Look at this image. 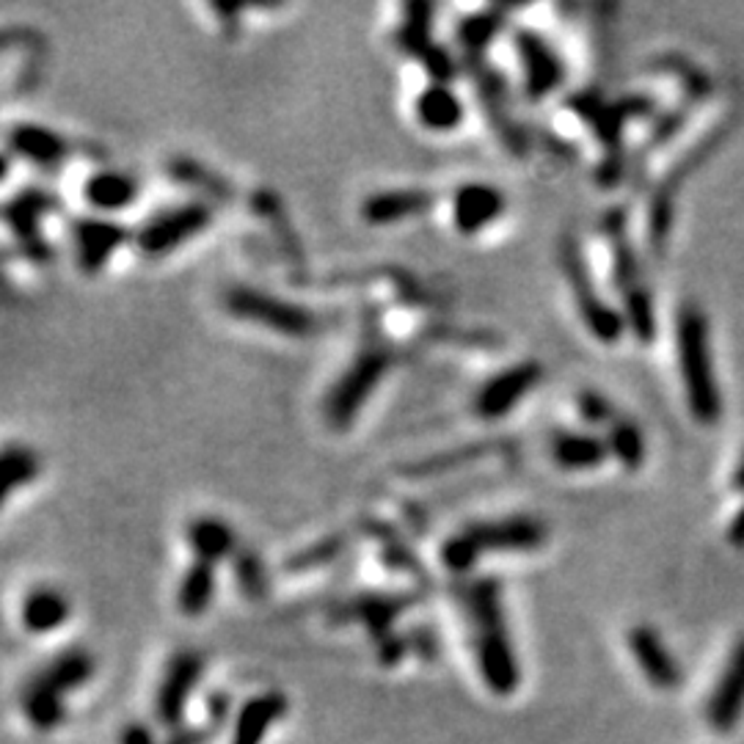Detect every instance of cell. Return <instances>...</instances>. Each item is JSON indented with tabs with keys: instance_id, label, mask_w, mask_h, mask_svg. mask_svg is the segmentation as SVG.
<instances>
[{
	"instance_id": "6da1fadb",
	"label": "cell",
	"mask_w": 744,
	"mask_h": 744,
	"mask_svg": "<svg viewBox=\"0 0 744 744\" xmlns=\"http://www.w3.org/2000/svg\"><path fill=\"white\" fill-rule=\"evenodd\" d=\"M455 598L461 604V612L466 615L480 678L491 692L508 698L519 689L521 667L510 640L508 618H505L503 582L477 576L455 587Z\"/></svg>"
},
{
	"instance_id": "7a4b0ae2",
	"label": "cell",
	"mask_w": 744,
	"mask_h": 744,
	"mask_svg": "<svg viewBox=\"0 0 744 744\" xmlns=\"http://www.w3.org/2000/svg\"><path fill=\"white\" fill-rule=\"evenodd\" d=\"M549 530L538 516L516 514L505 519L474 521V525L461 527L441 543V563L455 576L469 574L477 565L480 557L494 552H536L546 543Z\"/></svg>"
},
{
	"instance_id": "3957f363",
	"label": "cell",
	"mask_w": 744,
	"mask_h": 744,
	"mask_svg": "<svg viewBox=\"0 0 744 744\" xmlns=\"http://www.w3.org/2000/svg\"><path fill=\"white\" fill-rule=\"evenodd\" d=\"M676 348L689 412L700 425H717L722 414V401L714 379V361H711L709 320L695 304H684L678 309Z\"/></svg>"
},
{
	"instance_id": "277c9868",
	"label": "cell",
	"mask_w": 744,
	"mask_h": 744,
	"mask_svg": "<svg viewBox=\"0 0 744 744\" xmlns=\"http://www.w3.org/2000/svg\"><path fill=\"white\" fill-rule=\"evenodd\" d=\"M392 367V353L381 342H367L359 348L356 359L342 370L334 386L328 390L326 401H323V417H326L328 428L345 430L353 425L364 403L370 395L379 390L384 375Z\"/></svg>"
},
{
	"instance_id": "5b68a950",
	"label": "cell",
	"mask_w": 744,
	"mask_h": 744,
	"mask_svg": "<svg viewBox=\"0 0 744 744\" xmlns=\"http://www.w3.org/2000/svg\"><path fill=\"white\" fill-rule=\"evenodd\" d=\"M560 266H563L565 279H568L571 295L576 301V312H579L582 323L590 331V337H596L604 345L620 342V337L629 331L627 317H623V309H615L609 301L601 298V293L596 290V282H593L590 266L585 260V251H582L576 237L565 235L563 243H560Z\"/></svg>"
},
{
	"instance_id": "8992f818",
	"label": "cell",
	"mask_w": 744,
	"mask_h": 744,
	"mask_svg": "<svg viewBox=\"0 0 744 744\" xmlns=\"http://www.w3.org/2000/svg\"><path fill=\"white\" fill-rule=\"evenodd\" d=\"M224 309L237 320L257 323V326H266L273 334H282L290 339H306L320 328V317L312 309L288 298H279L273 293L248 288V284H235V288L226 290Z\"/></svg>"
},
{
	"instance_id": "52a82bcc",
	"label": "cell",
	"mask_w": 744,
	"mask_h": 744,
	"mask_svg": "<svg viewBox=\"0 0 744 744\" xmlns=\"http://www.w3.org/2000/svg\"><path fill=\"white\" fill-rule=\"evenodd\" d=\"M213 224V207L204 202H188L153 215L147 224L138 226L133 243L144 257H166L191 237L202 235Z\"/></svg>"
},
{
	"instance_id": "ba28073f",
	"label": "cell",
	"mask_w": 744,
	"mask_h": 744,
	"mask_svg": "<svg viewBox=\"0 0 744 744\" xmlns=\"http://www.w3.org/2000/svg\"><path fill=\"white\" fill-rule=\"evenodd\" d=\"M543 381V364L536 359L516 361V364L505 367L496 375H491L488 381L480 384V390L474 392V414L485 422H494V419H503L536 390Z\"/></svg>"
},
{
	"instance_id": "9c48e42d",
	"label": "cell",
	"mask_w": 744,
	"mask_h": 744,
	"mask_svg": "<svg viewBox=\"0 0 744 744\" xmlns=\"http://www.w3.org/2000/svg\"><path fill=\"white\" fill-rule=\"evenodd\" d=\"M514 47L519 56L525 91L530 100L541 102L563 86L565 64L552 42L532 29L514 31Z\"/></svg>"
},
{
	"instance_id": "30bf717a",
	"label": "cell",
	"mask_w": 744,
	"mask_h": 744,
	"mask_svg": "<svg viewBox=\"0 0 744 744\" xmlns=\"http://www.w3.org/2000/svg\"><path fill=\"white\" fill-rule=\"evenodd\" d=\"M417 601L414 593H361V596L348 598L331 609L334 623H361L367 632L381 640L392 638L395 620Z\"/></svg>"
},
{
	"instance_id": "8fae6325",
	"label": "cell",
	"mask_w": 744,
	"mask_h": 744,
	"mask_svg": "<svg viewBox=\"0 0 744 744\" xmlns=\"http://www.w3.org/2000/svg\"><path fill=\"white\" fill-rule=\"evenodd\" d=\"M204 673V656L196 651H180L171 656L164 678H160L158 695H155V717L160 725L177 731L185 717L188 698Z\"/></svg>"
},
{
	"instance_id": "7c38bea8",
	"label": "cell",
	"mask_w": 744,
	"mask_h": 744,
	"mask_svg": "<svg viewBox=\"0 0 744 744\" xmlns=\"http://www.w3.org/2000/svg\"><path fill=\"white\" fill-rule=\"evenodd\" d=\"M127 237L131 235H127V229H124L122 224H116V221L111 218H102V215L75 221L72 248L78 271L86 273V277H94V273L105 271L111 257L127 243Z\"/></svg>"
},
{
	"instance_id": "4fadbf2b",
	"label": "cell",
	"mask_w": 744,
	"mask_h": 744,
	"mask_svg": "<svg viewBox=\"0 0 744 744\" xmlns=\"http://www.w3.org/2000/svg\"><path fill=\"white\" fill-rule=\"evenodd\" d=\"M601 232L609 240V255H612V279L618 288L620 301L632 298V295L645 293L649 284L643 279V266L629 240V215L627 207H612L604 213Z\"/></svg>"
},
{
	"instance_id": "5bb4252c",
	"label": "cell",
	"mask_w": 744,
	"mask_h": 744,
	"mask_svg": "<svg viewBox=\"0 0 744 744\" xmlns=\"http://www.w3.org/2000/svg\"><path fill=\"white\" fill-rule=\"evenodd\" d=\"M53 210V196L29 188V191L18 193L14 199H9L3 215H7L9 229L14 232V237L20 240V248L34 262H47L50 260V248L47 240L42 237V218Z\"/></svg>"
},
{
	"instance_id": "9a60e30c",
	"label": "cell",
	"mask_w": 744,
	"mask_h": 744,
	"mask_svg": "<svg viewBox=\"0 0 744 744\" xmlns=\"http://www.w3.org/2000/svg\"><path fill=\"white\" fill-rule=\"evenodd\" d=\"M508 207V199L491 182H463L450 199L452 226L461 235H480Z\"/></svg>"
},
{
	"instance_id": "2e32d148",
	"label": "cell",
	"mask_w": 744,
	"mask_h": 744,
	"mask_svg": "<svg viewBox=\"0 0 744 744\" xmlns=\"http://www.w3.org/2000/svg\"><path fill=\"white\" fill-rule=\"evenodd\" d=\"M436 204V193L425 188H390V191L370 193L361 202L359 213L370 226H390L414 215L428 213Z\"/></svg>"
},
{
	"instance_id": "e0dca14e",
	"label": "cell",
	"mask_w": 744,
	"mask_h": 744,
	"mask_svg": "<svg viewBox=\"0 0 744 744\" xmlns=\"http://www.w3.org/2000/svg\"><path fill=\"white\" fill-rule=\"evenodd\" d=\"M9 153L18 158L29 160V164L40 166V169H56L58 164L69 158V142L61 133L50 131L45 124L23 122L9 127Z\"/></svg>"
},
{
	"instance_id": "ac0fdd59",
	"label": "cell",
	"mask_w": 744,
	"mask_h": 744,
	"mask_svg": "<svg viewBox=\"0 0 744 744\" xmlns=\"http://www.w3.org/2000/svg\"><path fill=\"white\" fill-rule=\"evenodd\" d=\"M629 651L638 660L640 670L645 673V678L651 681V687L662 689V692H670L681 681V670H678L676 656L667 651L665 640L654 632L651 627H634L629 632Z\"/></svg>"
},
{
	"instance_id": "d6986e66",
	"label": "cell",
	"mask_w": 744,
	"mask_h": 744,
	"mask_svg": "<svg viewBox=\"0 0 744 744\" xmlns=\"http://www.w3.org/2000/svg\"><path fill=\"white\" fill-rule=\"evenodd\" d=\"M744 711V638L728 656V665L709 700V720L720 733H731Z\"/></svg>"
},
{
	"instance_id": "ffe728a7",
	"label": "cell",
	"mask_w": 744,
	"mask_h": 744,
	"mask_svg": "<svg viewBox=\"0 0 744 744\" xmlns=\"http://www.w3.org/2000/svg\"><path fill=\"white\" fill-rule=\"evenodd\" d=\"M72 615V604L58 587L36 585L20 604V623L29 634H50L61 629Z\"/></svg>"
},
{
	"instance_id": "44dd1931",
	"label": "cell",
	"mask_w": 744,
	"mask_h": 744,
	"mask_svg": "<svg viewBox=\"0 0 744 744\" xmlns=\"http://www.w3.org/2000/svg\"><path fill=\"white\" fill-rule=\"evenodd\" d=\"M414 116L430 133H452L461 127L466 108H463L461 97L455 94L450 83H433L430 80L414 100Z\"/></svg>"
},
{
	"instance_id": "7402d4cb",
	"label": "cell",
	"mask_w": 744,
	"mask_h": 744,
	"mask_svg": "<svg viewBox=\"0 0 744 744\" xmlns=\"http://www.w3.org/2000/svg\"><path fill=\"white\" fill-rule=\"evenodd\" d=\"M554 463L565 472H590L609 458V447L604 436L587 430H557L549 444Z\"/></svg>"
},
{
	"instance_id": "603a6c76",
	"label": "cell",
	"mask_w": 744,
	"mask_h": 744,
	"mask_svg": "<svg viewBox=\"0 0 744 744\" xmlns=\"http://www.w3.org/2000/svg\"><path fill=\"white\" fill-rule=\"evenodd\" d=\"M97 662L94 656L86 649H67L61 654H56L53 660H47L40 670L34 673V681L47 687L56 695H69L75 689H80L83 684H89V678L94 676Z\"/></svg>"
},
{
	"instance_id": "cb8c5ba5",
	"label": "cell",
	"mask_w": 744,
	"mask_h": 744,
	"mask_svg": "<svg viewBox=\"0 0 744 744\" xmlns=\"http://www.w3.org/2000/svg\"><path fill=\"white\" fill-rule=\"evenodd\" d=\"M290 703L282 692H262L246 700L235 720V731H232L229 744H262L273 725L288 714Z\"/></svg>"
},
{
	"instance_id": "d4e9b609",
	"label": "cell",
	"mask_w": 744,
	"mask_h": 744,
	"mask_svg": "<svg viewBox=\"0 0 744 744\" xmlns=\"http://www.w3.org/2000/svg\"><path fill=\"white\" fill-rule=\"evenodd\" d=\"M138 196V182L127 171L100 169L91 171L83 182V202L97 213H119L131 207Z\"/></svg>"
},
{
	"instance_id": "484cf974",
	"label": "cell",
	"mask_w": 744,
	"mask_h": 744,
	"mask_svg": "<svg viewBox=\"0 0 744 744\" xmlns=\"http://www.w3.org/2000/svg\"><path fill=\"white\" fill-rule=\"evenodd\" d=\"M185 538L193 557L210 565H215L218 560L235 557V552L240 549L232 527L224 519H218V516H196V519H191L188 521Z\"/></svg>"
},
{
	"instance_id": "4316f807",
	"label": "cell",
	"mask_w": 744,
	"mask_h": 744,
	"mask_svg": "<svg viewBox=\"0 0 744 744\" xmlns=\"http://www.w3.org/2000/svg\"><path fill=\"white\" fill-rule=\"evenodd\" d=\"M505 20H508V9L488 7L480 9V12L474 14H466V18L458 23L455 29L458 45L466 53L469 61H480V58H483V53L488 50L491 42H494L496 36H499V31H503Z\"/></svg>"
},
{
	"instance_id": "83f0119b",
	"label": "cell",
	"mask_w": 744,
	"mask_h": 744,
	"mask_svg": "<svg viewBox=\"0 0 744 744\" xmlns=\"http://www.w3.org/2000/svg\"><path fill=\"white\" fill-rule=\"evenodd\" d=\"M215 596V565L193 560L177 587V607L188 618H199L210 609Z\"/></svg>"
},
{
	"instance_id": "f1b7e54d",
	"label": "cell",
	"mask_w": 744,
	"mask_h": 744,
	"mask_svg": "<svg viewBox=\"0 0 744 744\" xmlns=\"http://www.w3.org/2000/svg\"><path fill=\"white\" fill-rule=\"evenodd\" d=\"M20 709H23L25 720L36 728V731H56L58 725L67 717V709H64V698L61 695L50 692L47 687L36 684L34 678L25 681V687L20 689Z\"/></svg>"
},
{
	"instance_id": "f546056e",
	"label": "cell",
	"mask_w": 744,
	"mask_h": 744,
	"mask_svg": "<svg viewBox=\"0 0 744 744\" xmlns=\"http://www.w3.org/2000/svg\"><path fill=\"white\" fill-rule=\"evenodd\" d=\"M607 447L609 455L618 458V463L629 472H638L645 461V436L643 428L638 422L627 417H618L612 425L607 428Z\"/></svg>"
},
{
	"instance_id": "4dcf8cb0",
	"label": "cell",
	"mask_w": 744,
	"mask_h": 744,
	"mask_svg": "<svg viewBox=\"0 0 744 744\" xmlns=\"http://www.w3.org/2000/svg\"><path fill=\"white\" fill-rule=\"evenodd\" d=\"M654 69H660V72H667V75H673V78L681 80L684 97H687L689 105L706 102L711 94H714V83H711L709 72H703L698 64H692L689 58L678 56V53H667V56L656 58Z\"/></svg>"
},
{
	"instance_id": "1f68e13d",
	"label": "cell",
	"mask_w": 744,
	"mask_h": 744,
	"mask_svg": "<svg viewBox=\"0 0 744 744\" xmlns=\"http://www.w3.org/2000/svg\"><path fill=\"white\" fill-rule=\"evenodd\" d=\"M488 452H494V444L455 447V450L436 452V455L422 458V461H414L412 466H403V474H412V477H433V474L455 472V469L469 466L472 461H480V458L488 455Z\"/></svg>"
},
{
	"instance_id": "d6a6232c",
	"label": "cell",
	"mask_w": 744,
	"mask_h": 744,
	"mask_svg": "<svg viewBox=\"0 0 744 744\" xmlns=\"http://www.w3.org/2000/svg\"><path fill=\"white\" fill-rule=\"evenodd\" d=\"M436 9L430 3H412L403 9V23L397 31V45L412 56H422L433 40H430V29H433Z\"/></svg>"
},
{
	"instance_id": "836d02e7",
	"label": "cell",
	"mask_w": 744,
	"mask_h": 744,
	"mask_svg": "<svg viewBox=\"0 0 744 744\" xmlns=\"http://www.w3.org/2000/svg\"><path fill=\"white\" fill-rule=\"evenodd\" d=\"M3 496H12L18 488L34 483L40 477V455L25 444H7L3 450Z\"/></svg>"
},
{
	"instance_id": "e575fe53",
	"label": "cell",
	"mask_w": 744,
	"mask_h": 744,
	"mask_svg": "<svg viewBox=\"0 0 744 744\" xmlns=\"http://www.w3.org/2000/svg\"><path fill=\"white\" fill-rule=\"evenodd\" d=\"M673 215H676V193L667 188H656L649 207V251L662 260L667 248V237L673 229Z\"/></svg>"
},
{
	"instance_id": "d590c367",
	"label": "cell",
	"mask_w": 744,
	"mask_h": 744,
	"mask_svg": "<svg viewBox=\"0 0 744 744\" xmlns=\"http://www.w3.org/2000/svg\"><path fill=\"white\" fill-rule=\"evenodd\" d=\"M345 546H348V538L345 536H326L320 538V541L312 543V546H304L298 549V552L290 554V557L284 560L282 568L295 576L306 574V571L323 568V565L334 563V560L345 552Z\"/></svg>"
},
{
	"instance_id": "8d00e7d4",
	"label": "cell",
	"mask_w": 744,
	"mask_h": 744,
	"mask_svg": "<svg viewBox=\"0 0 744 744\" xmlns=\"http://www.w3.org/2000/svg\"><path fill=\"white\" fill-rule=\"evenodd\" d=\"M232 571L243 596L251 601H262L268 596V571L255 549H237L232 557Z\"/></svg>"
},
{
	"instance_id": "74e56055",
	"label": "cell",
	"mask_w": 744,
	"mask_h": 744,
	"mask_svg": "<svg viewBox=\"0 0 744 744\" xmlns=\"http://www.w3.org/2000/svg\"><path fill=\"white\" fill-rule=\"evenodd\" d=\"M689 113H692V105H689V102H684L681 108H673V111L662 113V119L654 124V131H651L649 142H645L643 147V160L651 158L654 149L665 147L667 142H673V138L684 131V124L689 122Z\"/></svg>"
},
{
	"instance_id": "f35d334b",
	"label": "cell",
	"mask_w": 744,
	"mask_h": 744,
	"mask_svg": "<svg viewBox=\"0 0 744 744\" xmlns=\"http://www.w3.org/2000/svg\"><path fill=\"white\" fill-rule=\"evenodd\" d=\"M576 412H579L582 422L590 425V428H609L618 419L612 403L596 390H582L576 395Z\"/></svg>"
},
{
	"instance_id": "ab89813d",
	"label": "cell",
	"mask_w": 744,
	"mask_h": 744,
	"mask_svg": "<svg viewBox=\"0 0 744 744\" xmlns=\"http://www.w3.org/2000/svg\"><path fill=\"white\" fill-rule=\"evenodd\" d=\"M379 538L384 541V563L390 565V568H397V571H408L412 576H419V579H425V568L422 563H417V557L412 554V549L406 546V543L401 541V538L390 536V532H384L386 527H379Z\"/></svg>"
},
{
	"instance_id": "60d3db41",
	"label": "cell",
	"mask_w": 744,
	"mask_h": 744,
	"mask_svg": "<svg viewBox=\"0 0 744 744\" xmlns=\"http://www.w3.org/2000/svg\"><path fill=\"white\" fill-rule=\"evenodd\" d=\"M169 171L174 174V180L185 182V185H196V188H204V191H213V193H224V182L218 180L215 174H210L204 166L193 164V160L188 158H177L169 164Z\"/></svg>"
},
{
	"instance_id": "b9f144b4",
	"label": "cell",
	"mask_w": 744,
	"mask_h": 744,
	"mask_svg": "<svg viewBox=\"0 0 744 744\" xmlns=\"http://www.w3.org/2000/svg\"><path fill=\"white\" fill-rule=\"evenodd\" d=\"M412 651V645H408V638H401V634H392V638L381 640L379 643V660L384 662L386 667L392 665H401L403 656Z\"/></svg>"
},
{
	"instance_id": "7bdbcfd3",
	"label": "cell",
	"mask_w": 744,
	"mask_h": 744,
	"mask_svg": "<svg viewBox=\"0 0 744 744\" xmlns=\"http://www.w3.org/2000/svg\"><path fill=\"white\" fill-rule=\"evenodd\" d=\"M213 728L215 725L177 728V731H171V736L160 744H207L210 739H213Z\"/></svg>"
},
{
	"instance_id": "ee69618b",
	"label": "cell",
	"mask_w": 744,
	"mask_h": 744,
	"mask_svg": "<svg viewBox=\"0 0 744 744\" xmlns=\"http://www.w3.org/2000/svg\"><path fill=\"white\" fill-rule=\"evenodd\" d=\"M119 744H160V742L155 739L153 728L144 725V722H131V725L122 731V739H119Z\"/></svg>"
},
{
	"instance_id": "f6af8a7d",
	"label": "cell",
	"mask_w": 744,
	"mask_h": 744,
	"mask_svg": "<svg viewBox=\"0 0 744 744\" xmlns=\"http://www.w3.org/2000/svg\"><path fill=\"white\" fill-rule=\"evenodd\" d=\"M728 541H731L733 546H744V508L733 516L731 527H728Z\"/></svg>"
},
{
	"instance_id": "bcb514c9",
	"label": "cell",
	"mask_w": 744,
	"mask_h": 744,
	"mask_svg": "<svg viewBox=\"0 0 744 744\" xmlns=\"http://www.w3.org/2000/svg\"><path fill=\"white\" fill-rule=\"evenodd\" d=\"M733 488L742 491V494H744V461L739 463V469L733 472Z\"/></svg>"
}]
</instances>
